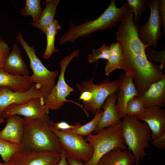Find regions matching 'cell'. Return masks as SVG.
<instances>
[{"label": "cell", "mask_w": 165, "mask_h": 165, "mask_svg": "<svg viewBox=\"0 0 165 165\" xmlns=\"http://www.w3.org/2000/svg\"><path fill=\"white\" fill-rule=\"evenodd\" d=\"M134 14L133 10L128 7L116 33V39L122 50L119 69L133 77L139 96L165 74L160 65L147 59L145 50L148 46L144 45L138 37L137 26L133 21Z\"/></svg>", "instance_id": "obj_1"}, {"label": "cell", "mask_w": 165, "mask_h": 165, "mask_svg": "<svg viewBox=\"0 0 165 165\" xmlns=\"http://www.w3.org/2000/svg\"><path fill=\"white\" fill-rule=\"evenodd\" d=\"M24 118L22 148L61 153L62 149L58 138L50 128L53 121L49 115L38 119Z\"/></svg>", "instance_id": "obj_2"}, {"label": "cell", "mask_w": 165, "mask_h": 165, "mask_svg": "<svg viewBox=\"0 0 165 165\" xmlns=\"http://www.w3.org/2000/svg\"><path fill=\"white\" fill-rule=\"evenodd\" d=\"M116 1L112 0L104 12L94 20H87L77 25L71 23L68 30L60 39V45L73 42L83 36H89L97 31H105L116 26L121 21L128 6V3L126 1L121 7L118 8L116 6Z\"/></svg>", "instance_id": "obj_3"}, {"label": "cell", "mask_w": 165, "mask_h": 165, "mask_svg": "<svg viewBox=\"0 0 165 165\" xmlns=\"http://www.w3.org/2000/svg\"><path fill=\"white\" fill-rule=\"evenodd\" d=\"M122 120L121 126L125 145L134 156L135 165H139L141 159L146 155L145 149L149 147L151 131L145 122L136 117L125 116Z\"/></svg>", "instance_id": "obj_4"}, {"label": "cell", "mask_w": 165, "mask_h": 165, "mask_svg": "<svg viewBox=\"0 0 165 165\" xmlns=\"http://www.w3.org/2000/svg\"><path fill=\"white\" fill-rule=\"evenodd\" d=\"M121 122L86 137L85 139L93 148L94 152L90 159L84 163V165H96L104 156L111 151L117 148L123 150L127 148L122 136Z\"/></svg>", "instance_id": "obj_5"}, {"label": "cell", "mask_w": 165, "mask_h": 165, "mask_svg": "<svg viewBox=\"0 0 165 165\" xmlns=\"http://www.w3.org/2000/svg\"><path fill=\"white\" fill-rule=\"evenodd\" d=\"M16 38L21 45L29 58L30 67L33 71L32 75L29 76L30 79L33 83L39 85L45 98L54 87L58 72L50 71L44 66L37 56L33 47L27 43L21 33L17 34Z\"/></svg>", "instance_id": "obj_6"}, {"label": "cell", "mask_w": 165, "mask_h": 165, "mask_svg": "<svg viewBox=\"0 0 165 165\" xmlns=\"http://www.w3.org/2000/svg\"><path fill=\"white\" fill-rule=\"evenodd\" d=\"M54 123L53 121L50 128L58 138L66 158L80 160L84 163L88 161L92 156L94 149L84 137L59 130L54 127Z\"/></svg>", "instance_id": "obj_7"}, {"label": "cell", "mask_w": 165, "mask_h": 165, "mask_svg": "<svg viewBox=\"0 0 165 165\" xmlns=\"http://www.w3.org/2000/svg\"><path fill=\"white\" fill-rule=\"evenodd\" d=\"M94 77L88 81L82 82L81 84L77 83L78 90H83L89 91L92 98L88 103L83 105L86 115L89 117L87 112L90 111L95 115L96 111L101 108L107 98L111 94L117 92L119 87L118 80L111 81L108 78L102 81L100 84L94 82Z\"/></svg>", "instance_id": "obj_8"}, {"label": "cell", "mask_w": 165, "mask_h": 165, "mask_svg": "<svg viewBox=\"0 0 165 165\" xmlns=\"http://www.w3.org/2000/svg\"><path fill=\"white\" fill-rule=\"evenodd\" d=\"M79 54L78 50H74L70 55H67L60 62L61 71L57 82L50 94L44 98L45 104L50 110H57L61 108L68 101L66 97L74 89L69 86L65 79V73L68 64L74 57Z\"/></svg>", "instance_id": "obj_9"}, {"label": "cell", "mask_w": 165, "mask_h": 165, "mask_svg": "<svg viewBox=\"0 0 165 165\" xmlns=\"http://www.w3.org/2000/svg\"><path fill=\"white\" fill-rule=\"evenodd\" d=\"M160 0H151L148 6L150 14L147 22L140 27L137 26L138 35L141 42L156 49L159 39L162 37V23L160 13Z\"/></svg>", "instance_id": "obj_10"}, {"label": "cell", "mask_w": 165, "mask_h": 165, "mask_svg": "<svg viewBox=\"0 0 165 165\" xmlns=\"http://www.w3.org/2000/svg\"><path fill=\"white\" fill-rule=\"evenodd\" d=\"M61 158L60 153L22 148L9 161L13 165H57Z\"/></svg>", "instance_id": "obj_11"}, {"label": "cell", "mask_w": 165, "mask_h": 165, "mask_svg": "<svg viewBox=\"0 0 165 165\" xmlns=\"http://www.w3.org/2000/svg\"><path fill=\"white\" fill-rule=\"evenodd\" d=\"M50 109L45 104L43 97L35 98L21 105H11L3 112L2 117L4 119L14 115L32 119L41 118L49 115Z\"/></svg>", "instance_id": "obj_12"}, {"label": "cell", "mask_w": 165, "mask_h": 165, "mask_svg": "<svg viewBox=\"0 0 165 165\" xmlns=\"http://www.w3.org/2000/svg\"><path fill=\"white\" fill-rule=\"evenodd\" d=\"M43 97L39 85L34 83L32 87L25 92H14L6 87L0 88V118L5 109L12 104L21 105L32 99Z\"/></svg>", "instance_id": "obj_13"}, {"label": "cell", "mask_w": 165, "mask_h": 165, "mask_svg": "<svg viewBox=\"0 0 165 165\" xmlns=\"http://www.w3.org/2000/svg\"><path fill=\"white\" fill-rule=\"evenodd\" d=\"M118 80L119 87L117 92L116 108L118 117L121 120L125 116V111L127 102L133 97H138V94L131 76L122 74L120 75Z\"/></svg>", "instance_id": "obj_14"}, {"label": "cell", "mask_w": 165, "mask_h": 165, "mask_svg": "<svg viewBox=\"0 0 165 165\" xmlns=\"http://www.w3.org/2000/svg\"><path fill=\"white\" fill-rule=\"evenodd\" d=\"M145 122L151 131L154 139L165 132V110L156 106L145 108L143 113L137 117Z\"/></svg>", "instance_id": "obj_15"}, {"label": "cell", "mask_w": 165, "mask_h": 165, "mask_svg": "<svg viewBox=\"0 0 165 165\" xmlns=\"http://www.w3.org/2000/svg\"><path fill=\"white\" fill-rule=\"evenodd\" d=\"M138 98L145 108L153 106L165 107V75L159 81L152 84Z\"/></svg>", "instance_id": "obj_16"}, {"label": "cell", "mask_w": 165, "mask_h": 165, "mask_svg": "<svg viewBox=\"0 0 165 165\" xmlns=\"http://www.w3.org/2000/svg\"><path fill=\"white\" fill-rule=\"evenodd\" d=\"M117 99V92H116L110 94L106 99L101 108L104 111L94 133L97 134L104 129L121 122L116 110Z\"/></svg>", "instance_id": "obj_17"}, {"label": "cell", "mask_w": 165, "mask_h": 165, "mask_svg": "<svg viewBox=\"0 0 165 165\" xmlns=\"http://www.w3.org/2000/svg\"><path fill=\"white\" fill-rule=\"evenodd\" d=\"M6 119V126L0 131V138L12 142L21 144L24 131V118L14 115Z\"/></svg>", "instance_id": "obj_18"}, {"label": "cell", "mask_w": 165, "mask_h": 165, "mask_svg": "<svg viewBox=\"0 0 165 165\" xmlns=\"http://www.w3.org/2000/svg\"><path fill=\"white\" fill-rule=\"evenodd\" d=\"M33 83L29 75H12L0 68V88L6 87L14 92H23L29 90Z\"/></svg>", "instance_id": "obj_19"}, {"label": "cell", "mask_w": 165, "mask_h": 165, "mask_svg": "<svg viewBox=\"0 0 165 165\" xmlns=\"http://www.w3.org/2000/svg\"><path fill=\"white\" fill-rule=\"evenodd\" d=\"M6 72L19 76H28L29 72L23 59L16 44L13 45V50L6 60L2 68Z\"/></svg>", "instance_id": "obj_20"}, {"label": "cell", "mask_w": 165, "mask_h": 165, "mask_svg": "<svg viewBox=\"0 0 165 165\" xmlns=\"http://www.w3.org/2000/svg\"><path fill=\"white\" fill-rule=\"evenodd\" d=\"M135 158L126 150L116 148L104 156L96 165H134Z\"/></svg>", "instance_id": "obj_21"}, {"label": "cell", "mask_w": 165, "mask_h": 165, "mask_svg": "<svg viewBox=\"0 0 165 165\" xmlns=\"http://www.w3.org/2000/svg\"><path fill=\"white\" fill-rule=\"evenodd\" d=\"M60 0H46L43 3H46L45 7L42 12L39 20L35 23H31L33 27L39 29L46 34L48 27L53 22L57 8Z\"/></svg>", "instance_id": "obj_22"}, {"label": "cell", "mask_w": 165, "mask_h": 165, "mask_svg": "<svg viewBox=\"0 0 165 165\" xmlns=\"http://www.w3.org/2000/svg\"><path fill=\"white\" fill-rule=\"evenodd\" d=\"M122 50L118 42H112L109 46V55L105 68V75L108 76L114 70L119 68Z\"/></svg>", "instance_id": "obj_23"}, {"label": "cell", "mask_w": 165, "mask_h": 165, "mask_svg": "<svg viewBox=\"0 0 165 165\" xmlns=\"http://www.w3.org/2000/svg\"><path fill=\"white\" fill-rule=\"evenodd\" d=\"M61 28L58 21L55 20L47 28L46 34L47 44L43 56L44 59H48L54 53L58 51V50L55 47V41L58 31Z\"/></svg>", "instance_id": "obj_24"}, {"label": "cell", "mask_w": 165, "mask_h": 165, "mask_svg": "<svg viewBox=\"0 0 165 165\" xmlns=\"http://www.w3.org/2000/svg\"><path fill=\"white\" fill-rule=\"evenodd\" d=\"M103 111L101 109L97 110L94 117L88 123L82 125L76 128L62 131L74 133L83 137L92 134L97 127L101 118Z\"/></svg>", "instance_id": "obj_25"}, {"label": "cell", "mask_w": 165, "mask_h": 165, "mask_svg": "<svg viewBox=\"0 0 165 165\" xmlns=\"http://www.w3.org/2000/svg\"><path fill=\"white\" fill-rule=\"evenodd\" d=\"M41 2L40 0H26L24 6L21 9V14L24 16H31L32 23L36 22L42 12Z\"/></svg>", "instance_id": "obj_26"}, {"label": "cell", "mask_w": 165, "mask_h": 165, "mask_svg": "<svg viewBox=\"0 0 165 165\" xmlns=\"http://www.w3.org/2000/svg\"><path fill=\"white\" fill-rule=\"evenodd\" d=\"M22 148L21 144L12 142L0 138V155L5 162L9 161Z\"/></svg>", "instance_id": "obj_27"}, {"label": "cell", "mask_w": 165, "mask_h": 165, "mask_svg": "<svg viewBox=\"0 0 165 165\" xmlns=\"http://www.w3.org/2000/svg\"><path fill=\"white\" fill-rule=\"evenodd\" d=\"M151 0H127L129 6L133 10L134 17L133 22L138 25L140 20L143 13L146 10Z\"/></svg>", "instance_id": "obj_28"}, {"label": "cell", "mask_w": 165, "mask_h": 165, "mask_svg": "<svg viewBox=\"0 0 165 165\" xmlns=\"http://www.w3.org/2000/svg\"><path fill=\"white\" fill-rule=\"evenodd\" d=\"M137 97H134L127 102L125 109V116L138 117L142 114L145 110Z\"/></svg>", "instance_id": "obj_29"}, {"label": "cell", "mask_w": 165, "mask_h": 165, "mask_svg": "<svg viewBox=\"0 0 165 165\" xmlns=\"http://www.w3.org/2000/svg\"><path fill=\"white\" fill-rule=\"evenodd\" d=\"M109 55V46L104 44L100 48L92 50L91 53L88 55V62L89 63H95L100 59L107 60Z\"/></svg>", "instance_id": "obj_30"}, {"label": "cell", "mask_w": 165, "mask_h": 165, "mask_svg": "<svg viewBox=\"0 0 165 165\" xmlns=\"http://www.w3.org/2000/svg\"><path fill=\"white\" fill-rule=\"evenodd\" d=\"M145 51L148 60L152 62H159L160 67L163 69L165 67V50L156 51L147 46Z\"/></svg>", "instance_id": "obj_31"}, {"label": "cell", "mask_w": 165, "mask_h": 165, "mask_svg": "<svg viewBox=\"0 0 165 165\" xmlns=\"http://www.w3.org/2000/svg\"><path fill=\"white\" fill-rule=\"evenodd\" d=\"M10 49L8 44L2 40H0V68H2L8 56Z\"/></svg>", "instance_id": "obj_32"}, {"label": "cell", "mask_w": 165, "mask_h": 165, "mask_svg": "<svg viewBox=\"0 0 165 165\" xmlns=\"http://www.w3.org/2000/svg\"><path fill=\"white\" fill-rule=\"evenodd\" d=\"M81 124L77 122L74 125L69 124L65 121H62L54 123V126L58 130L61 131H65L68 130L76 128L80 126Z\"/></svg>", "instance_id": "obj_33"}, {"label": "cell", "mask_w": 165, "mask_h": 165, "mask_svg": "<svg viewBox=\"0 0 165 165\" xmlns=\"http://www.w3.org/2000/svg\"><path fill=\"white\" fill-rule=\"evenodd\" d=\"M152 143L155 147L160 149H165V132L153 139Z\"/></svg>", "instance_id": "obj_34"}, {"label": "cell", "mask_w": 165, "mask_h": 165, "mask_svg": "<svg viewBox=\"0 0 165 165\" xmlns=\"http://www.w3.org/2000/svg\"><path fill=\"white\" fill-rule=\"evenodd\" d=\"M160 13L162 23L163 33L165 36V0H160Z\"/></svg>", "instance_id": "obj_35"}, {"label": "cell", "mask_w": 165, "mask_h": 165, "mask_svg": "<svg viewBox=\"0 0 165 165\" xmlns=\"http://www.w3.org/2000/svg\"><path fill=\"white\" fill-rule=\"evenodd\" d=\"M67 161L68 165H84V162L80 160L67 158Z\"/></svg>", "instance_id": "obj_36"}, {"label": "cell", "mask_w": 165, "mask_h": 165, "mask_svg": "<svg viewBox=\"0 0 165 165\" xmlns=\"http://www.w3.org/2000/svg\"><path fill=\"white\" fill-rule=\"evenodd\" d=\"M61 154V158L57 165H68L67 158L65 156L64 153L62 149Z\"/></svg>", "instance_id": "obj_37"}, {"label": "cell", "mask_w": 165, "mask_h": 165, "mask_svg": "<svg viewBox=\"0 0 165 165\" xmlns=\"http://www.w3.org/2000/svg\"><path fill=\"white\" fill-rule=\"evenodd\" d=\"M3 165H13V164L10 163L9 161L5 162L3 163Z\"/></svg>", "instance_id": "obj_38"}, {"label": "cell", "mask_w": 165, "mask_h": 165, "mask_svg": "<svg viewBox=\"0 0 165 165\" xmlns=\"http://www.w3.org/2000/svg\"><path fill=\"white\" fill-rule=\"evenodd\" d=\"M5 119L2 117H1L0 118V123H3L5 122Z\"/></svg>", "instance_id": "obj_39"}, {"label": "cell", "mask_w": 165, "mask_h": 165, "mask_svg": "<svg viewBox=\"0 0 165 165\" xmlns=\"http://www.w3.org/2000/svg\"><path fill=\"white\" fill-rule=\"evenodd\" d=\"M3 163H1L0 162V165H3Z\"/></svg>", "instance_id": "obj_40"}, {"label": "cell", "mask_w": 165, "mask_h": 165, "mask_svg": "<svg viewBox=\"0 0 165 165\" xmlns=\"http://www.w3.org/2000/svg\"><path fill=\"white\" fill-rule=\"evenodd\" d=\"M1 40V38H0V40Z\"/></svg>", "instance_id": "obj_41"}]
</instances>
